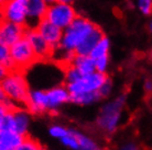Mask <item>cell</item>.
I'll return each mask as SVG.
<instances>
[{
	"instance_id": "1",
	"label": "cell",
	"mask_w": 152,
	"mask_h": 150,
	"mask_svg": "<svg viewBox=\"0 0 152 150\" xmlns=\"http://www.w3.org/2000/svg\"><path fill=\"white\" fill-rule=\"evenodd\" d=\"M97 26L98 25L96 23L86 17L77 15V18L63 30L61 42L54 49L51 61L60 66L62 69L71 64L73 57L75 56L76 48Z\"/></svg>"
},
{
	"instance_id": "2",
	"label": "cell",
	"mask_w": 152,
	"mask_h": 150,
	"mask_svg": "<svg viewBox=\"0 0 152 150\" xmlns=\"http://www.w3.org/2000/svg\"><path fill=\"white\" fill-rule=\"evenodd\" d=\"M71 103V93L64 82L56 83L48 89L31 88L27 109L33 115L52 114Z\"/></svg>"
},
{
	"instance_id": "3",
	"label": "cell",
	"mask_w": 152,
	"mask_h": 150,
	"mask_svg": "<svg viewBox=\"0 0 152 150\" xmlns=\"http://www.w3.org/2000/svg\"><path fill=\"white\" fill-rule=\"evenodd\" d=\"M127 95L120 93L113 99H107L96 116L95 124L98 131L105 135H114L122 124L125 114Z\"/></svg>"
},
{
	"instance_id": "4",
	"label": "cell",
	"mask_w": 152,
	"mask_h": 150,
	"mask_svg": "<svg viewBox=\"0 0 152 150\" xmlns=\"http://www.w3.org/2000/svg\"><path fill=\"white\" fill-rule=\"evenodd\" d=\"M0 83L7 94L8 100L15 106L27 105L31 90L30 82L27 78V72L10 69Z\"/></svg>"
},
{
	"instance_id": "5",
	"label": "cell",
	"mask_w": 152,
	"mask_h": 150,
	"mask_svg": "<svg viewBox=\"0 0 152 150\" xmlns=\"http://www.w3.org/2000/svg\"><path fill=\"white\" fill-rule=\"evenodd\" d=\"M10 59H11V69H17L27 72L29 69L39 63L38 57L28 41L26 35L15 42L10 47Z\"/></svg>"
},
{
	"instance_id": "6",
	"label": "cell",
	"mask_w": 152,
	"mask_h": 150,
	"mask_svg": "<svg viewBox=\"0 0 152 150\" xmlns=\"http://www.w3.org/2000/svg\"><path fill=\"white\" fill-rule=\"evenodd\" d=\"M32 113L27 109V106H15L6 115L1 129H8L18 133L23 137L29 136Z\"/></svg>"
},
{
	"instance_id": "7",
	"label": "cell",
	"mask_w": 152,
	"mask_h": 150,
	"mask_svg": "<svg viewBox=\"0 0 152 150\" xmlns=\"http://www.w3.org/2000/svg\"><path fill=\"white\" fill-rule=\"evenodd\" d=\"M77 15L78 13L73 4H65L58 0L56 2L49 4L45 19L64 30L77 18Z\"/></svg>"
},
{
	"instance_id": "8",
	"label": "cell",
	"mask_w": 152,
	"mask_h": 150,
	"mask_svg": "<svg viewBox=\"0 0 152 150\" xmlns=\"http://www.w3.org/2000/svg\"><path fill=\"white\" fill-rule=\"evenodd\" d=\"M108 78H109L108 74L95 71L88 75H82L77 80L67 83L65 86L67 87L71 95L80 93H93V92H98L100 87L103 86Z\"/></svg>"
},
{
	"instance_id": "9",
	"label": "cell",
	"mask_w": 152,
	"mask_h": 150,
	"mask_svg": "<svg viewBox=\"0 0 152 150\" xmlns=\"http://www.w3.org/2000/svg\"><path fill=\"white\" fill-rule=\"evenodd\" d=\"M0 18L28 27L27 0H7L0 8Z\"/></svg>"
},
{
	"instance_id": "10",
	"label": "cell",
	"mask_w": 152,
	"mask_h": 150,
	"mask_svg": "<svg viewBox=\"0 0 152 150\" xmlns=\"http://www.w3.org/2000/svg\"><path fill=\"white\" fill-rule=\"evenodd\" d=\"M26 38L30 42L40 63H45V61L52 60L54 48L43 38V36L39 33L35 27H27Z\"/></svg>"
},
{
	"instance_id": "11",
	"label": "cell",
	"mask_w": 152,
	"mask_h": 150,
	"mask_svg": "<svg viewBox=\"0 0 152 150\" xmlns=\"http://www.w3.org/2000/svg\"><path fill=\"white\" fill-rule=\"evenodd\" d=\"M26 32L27 26L0 19V43L4 45L10 47L26 35Z\"/></svg>"
},
{
	"instance_id": "12",
	"label": "cell",
	"mask_w": 152,
	"mask_h": 150,
	"mask_svg": "<svg viewBox=\"0 0 152 150\" xmlns=\"http://www.w3.org/2000/svg\"><path fill=\"white\" fill-rule=\"evenodd\" d=\"M35 29L41 34L43 38L50 45L52 46L54 49L56 48L60 42H61L62 35H63V30L60 29L58 26L54 25L46 19H43L41 22H39L35 25Z\"/></svg>"
},
{
	"instance_id": "13",
	"label": "cell",
	"mask_w": 152,
	"mask_h": 150,
	"mask_svg": "<svg viewBox=\"0 0 152 150\" xmlns=\"http://www.w3.org/2000/svg\"><path fill=\"white\" fill-rule=\"evenodd\" d=\"M49 4L45 0H27L28 27H35L39 22L45 19Z\"/></svg>"
},
{
	"instance_id": "14",
	"label": "cell",
	"mask_w": 152,
	"mask_h": 150,
	"mask_svg": "<svg viewBox=\"0 0 152 150\" xmlns=\"http://www.w3.org/2000/svg\"><path fill=\"white\" fill-rule=\"evenodd\" d=\"M26 137L8 129H0V150H17Z\"/></svg>"
},
{
	"instance_id": "15",
	"label": "cell",
	"mask_w": 152,
	"mask_h": 150,
	"mask_svg": "<svg viewBox=\"0 0 152 150\" xmlns=\"http://www.w3.org/2000/svg\"><path fill=\"white\" fill-rule=\"evenodd\" d=\"M104 35H105L104 31L99 26H97L95 30L82 42V44L76 48L75 55H85V56L91 55L93 48L95 47L96 44L98 43L99 40L103 38Z\"/></svg>"
},
{
	"instance_id": "16",
	"label": "cell",
	"mask_w": 152,
	"mask_h": 150,
	"mask_svg": "<svg viewBox=\"0 0 152 150\" xmlns=\"http://www.w3.org/2000/svg\"><path fill=\"white\" fill-rule=\"evenodd\" d=\"M72 131L78 141V150H106V148H104L99 141L93 138L91 135L76 128H72Z\"/></svg>"
},
{
	"instance_id": "17",
	"label": "cell",
	"mask_w": 152,
	"mask_h": 150,
	"mask_svg": "<svg viewBox=\"0 0 152 150\" xmlns=\"http://www.w3.org/2000/svg\"><path fill=\"white\" fill-rule=\"evenodd\" d=\"M71 65L80 71V75H88L96 71V65L95 60L93 59L89 55H75L73 57Z\"/></svg>"
},
{
	"instance_id": "18",
	"label": "cell",
	"mask_w": 152,
	"mask_h": 150,
	"mask_svg": "<svg viewBox=\"0 0 152 150\" xmlns=\"http://www.w3.org/2000/svg\"><path fill=\"white\" fill-rule=\"evenodd\" d=\"M103 100L99 92L93 93H80L71 95V103L77 106H91Z\"/></svg>"
},
{
	"instance_id": "19",
	"label": "cell",
	"mask_w": 152,
	"mask_h": 150,
	"mask_svg": "<svg viewBox=\"0 0 152 150\" xmlns=\"http://www.w3.org/2000/svg\"><path fill=\"white\" fill-rule=\"evenodd\" d=\"M110 53V41L106 35H104L103 38L99 40V42L96 44V46L93 48L89 56L94 60L100 59V58H106L109 56Z\"/></svg>"
},
{
	"instance_id": "20",
	"label": "cell",
	"mask_w": 152,
	"mask_h": 150,
	"mask_svg": "<svg viewBox=\"0 0 152 150\" xmlns=\"http://www.w3.org/2000/svg\"><path fill=\"white\" fill-rule=\"evenodd\" d=\"M69 127L65 126L63 124H58V123H54V124L50 125L48 128V134L52 139L55 140H61L62 138H64L65 136L69 134Z\"/></svg>"
},
{
	"instance_id": "21",
	"label": "cell",
	"mask_w": 152,
	"mask_h": 150,
	"mask_svg": "<svg viewBox=\"0 0 152 150\" xmlns=\"http://www.w3.org/2000/svg\"><path fill=\"white\" fill-rule=\"evenodd\" d=\"M60 144L67 150H78V141H77L76 136L73 133L72 127H69V134L60 140Z\"/></svg>"
},
{
	"instance_id": "22",
	"label": "cell",
	"mask_w": 152,
	"mask_h": 150,
	"mask_svg": "<svg viewBox=\"0 0 152 150\" xmlns=\"http://www.w3.org/2000/svg\"><path fill=\"white\" fill-rule=\"evenodd\" d=\"M42 145L40 144L38 139L31 137L30 135L27 136L26 138L23 139L22 144L19 146V148L17 150H41Z\"/></svg>"
},
{
	"instance_id": "23",
	"label": "cell",
	"mask_w": 152,
	"mask_h": 150,
	"mask_svg": "<svg viewBox=\"0 0 152 150\" xmlns=\"http://www.w3.org/2000/svg\"><path fill=\"white\" fill-rule=\"evenodd\" d=\"M0 65L8 69H11V59H10V48L9 46L0 43Z\"/></svg>"
},
{
	"instance_id": "24",
	"label": "cell",
	"mask_w": 152,
	"mask_h": 150,
	"mask_svg": "<svg viewBox=\"0 0 152 150\" xmlns=\"http://www.w3.org/2000/svg\"><path fill=\"white\" fill-rule=\"evenodd\" d=\"M136 6L141 14L145 17L152 14V0H136Z\"/></svg>"
},
{
	"instance_id": "25",
	"label": "cell",
	"mask_w": 152,
	"mask_h": 150,
	"mask_svg": "<svg viewBox=\"0 0 152 150\" xmlns=\"http://www.w3.org/2000/svg\"><path fill=\"white\" fill-rule=\"evenodd\" d=\"M113 91H114V83H113V80L110 79V77L107 79L105 83H104L103 86L100 87V89H99V94H100V97L103 98V100H107V99H109L111 97V94H113Z\"/></svg>"
},
{
	"instance_id": "26",
	"label": "cell",
	"mask_w": 152,
	"mask_h": 150,
	"mask_svg": "<svg viewBox=\"0 0 152 150\" xmlns=\"http://www.w3.org/2000/svg\"><path fill=\"white\" fill-rule=\"evenodd\" d=\"M12 107H15V105L12 104V103H6V104H0V129L2 128V123H4V120L6 115L8 114V112L12 109Z\"/></svg>"
},
{
	"instance_id": "27",
	"label": "cell",
	"mask_w": 152,
	"mask_h": 150,
	"mask_svg": "<svg viewBox=\"0 0 152 150\" xmlns=\"http://www.w3.org/2000/svg\"><path fill=\"white\" fill-rule=\"evenodd\" d=\"M118 150H142V149L136 143H133V141H127V143L122 144L121 146L119 147Z\"/></svg>"
},
{
	"instance_id": "28",
	"label": "cell",
	"mask_w": 152,
	"mask_h": 150,
	"mask_svg": "<svg viewBox=\"0 0 152 150\" xmlns=\"http://www.w3.org/2000/svg\"><path fill=\"white\" fill-rule=\"evenodd\" d=\"M143 90L147 94H152V78H147L145 80Z\"/></svg>"
},
{
	"instance_id": "29",
	"label": "cell",
	"mask_w": 152,
	"mask_h": 150,
	"mask_svg": "<svg viewBox=\"0 0 152 150\" xmlns=\"http://www.w3.org/2000/svg\"><path fill=\"white\" fill-rule=\"evenodd\" d=\"M9 100L7 98V94L4 92V88L1 86V83H0V104H6V103H9ZM11 103V102H10Z\"/></svg>"
},
{
	"instance_id": "30",
	"label": "cell",
	"mask_w": 152,
	"mask_h": 150,
	"mask_svg": "<svg viewBox=\"0 0 152 150\" xmlns=\"http://www.w3.org/2000/svg\"><path fill=\"white\" fill-rule=\"evenodd\" d=\"M9 70H10V69H8L7 67H4V66H2V65H0V82H1L2 79L6 77V75L8 74Z\"/></svg>"
},
{
	"instance_id": "31",
	"label": "cell",
	"mask_w": 152,
	"mask_h": 150,
	"mask_svg": "<svg viewBox=\"0 0 152 150\" xmlns=\"http://www.w3.org/2000/svg\"><path fill=\"white\" fill-rule=\"evenodd\" d=\"M148 30L152 34V14L150 15V20H149V23H148Z\"/></svg>"
},
{
	"instance_id": "32",
	"label": "cell",
	"mask_w": 152,
	"mask_h": 150,
	"mask_svg": "<svg viewBox=\"0 0 152 150\" xmlns=\"http://www.w3.org/2000/svg\"><path fill=\"white\" fill-rule=\"evenodd\" d=\"M60 1L65 2V4H74V2H75L76 0H60Z\"/></svg>"
},
{
	"instance_id": "33",
	"label": "cell",
	"mask_w": 152,
	"mask_h": 150,
	"mask_svg": "<svg viewBox=\"0 0 152 150\" xmlns=\"http://www.w3.org/2000/svg\"><path fill=\"white\" fill-rule=\"evenodd\" d=\"M149 59H150V61L152 63V47L150 48V50H149Z\"/></svg>"
},
{
	"instance_id": "34",
	"label": "cell",
	"mask_w": 152,
	"mask_h": 150,
	"mask_svg": "<svg viewBox=\"0 0 152 150\" xmlns=\"http://www.w3.org/2000/svg\"><path fill=\"white\" fill-rule=\"evenodd\" d=\"M48 4H53V2H56V1H58V0H45Z\"/></svg>"
},
{
	"instance_id": "35",
	"label": "cell",
	"mask_w": 152,
	"mask_h": 150,
	"mask_svg": "<svg viewBox=\"0 0 152 150\" xmlns=\"http://www.w3.org/2000/svg\"><path fill=\"white\" fill-rule=\"evenodd\" d=\"M6 1H7V0H0V8H1V6H2V4L6 2Z\"/></svg>"
},
{
	"instance_id": "36",
	"label": "cell",
	"mask_w": 152,
	"mask_h": 150,
	"mask_svg": "<svg viewBox=\"0 0 152 150\" xmlns=\"http://www.w3.org/2000/svg\"><path fill=\"white\" fill-rule=\"evenodd\" d=\"M41 150H49V149H48L46 147H42V149H41Z\"/></svg>"
}]
</instances>
